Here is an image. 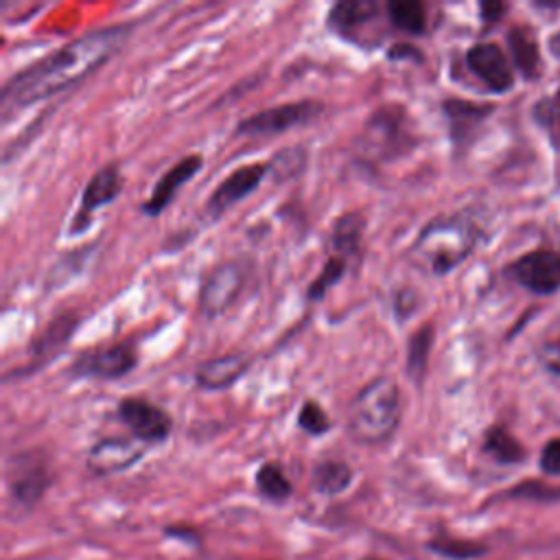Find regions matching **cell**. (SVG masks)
I'll return each instance as SVG.
<instances>
[{
  "label": "cell",
  "instance_id": "cell-1",
  "mask_svg": "<svg viewBox=\"0 0 560 560\" xmlns=\"http://www.w3.org/2000/svg\"><path fill=\"white\" fill-rule=\"evenodd\" d=\"M133 22H120L83 33L46 57L11 74L0 92L2 118L46 101L94 74L127 42Z\"/></svg>",
  "mask_w": 560,
  "mask_h": 560
},
{
  "label": "cell",
  "instance_id": "cell-2",
  "mask_svg": "<svg viewBox=\"0 0 560 560\" xmlns=\"http://www.w3.org/2000/svg\"><path fill=\"white\" fill-rule=\"evenodd\" d=\"M479 238L477 225L464 212H448L429 219L407 249V258L431 276H446L462 265Z\"/></svg>",
  "mask_w": 560,
  "mask_h": 560
},
{
  "label": "cell",
  "instance_id": "cell-3",
  "mask_svg": "<svg viewBox=\"0 0 560 560\" xmlns=\"http://www.w3.org/2000/svg\"><path fill=\"white\" fill-rule=\"evenodd\" d=\"M402 416L400 387L394 376L378 374L370 378L348 402V435L359 444H383L387 442Z\"/></svg>",
  "mask_w": 560,
  "mask_h": 560
},
{
  "label": "cell",
  "instance_id": "cell-4",
  "mask_svg": "<svg viewBox=\"0 0 560 560\" xmlns=\"http://www.w3.org/2000/svg\"><path fill=\"white\" fill-rule=\"evenodd\" d=\"M409 114L405 103L387 101L376 105L363 125V147L365 151L378 155V160H394L411 147H416V136L411 133Z\"/></svg>",
  "mask_w": 560,
  "mask_h": 560
},
{
  "label": "cell",
  "instance_id": "cell-5",
  "mask_svg": "<svg viewBox=\"0 0 560 560\" xmlns=\"http://www.w3.org/2000/svg\"><path fill=\"white\" fill-rule=\"evenodd\" d=\"M324 114V103L315 98L287 101L271 107H262L245 118H241L234 127V136L238 138H271L295 127L311 125L317 116Z\"/></svg>",
  "mask_w": 560,
  "mask_h": 560
},
{
  "label": "cell",
  "instance_id": "cell-6",
  "mask_svg": "<svg viewBox=\"0 0 560 560\" xmlns=\"http://www.w3.org/2000/svg\"><path fill=\"white\" fill-rule=\"evenodd\" d=\"M247 284V269L238 260H221L210 267L199 284L197 306L206 319L221 317L236 304Z\"/></svg>",
  "mask_w": 560,
  "mask_h": 560
},
{
  "label": "cell",
  "instance_id": "cell-7",
  "mask_svg": "<svg viewBox=\"0 0 560 560\" xmlns=\"http://www.w3.org/2000/svg\"><path fill=\"white\" fill-rule=\"evenodd\" d=\"M122 192V175H120V166L118 162H107L101 168H96L92 173V177L85 182L83 190H81V199L79 206L68 223V236H81L90 230L94 212L101 206H107L112 201L118 199V195Z\"/></svg>",
  "mask_w": 560,
  "mask_h": 560
},
{
  "label": "cell",
  "instance_id": "cell-8",
  "mask_svg": "<svg viewBox=\"0 0 560 560\" xmlns=\"http://www.w3.org/2000/svg\"><path fill=\"white\" fill-rule=\"evenodd\" d=\"M116 418L142 444L164 442L173 431V416L142 396H122L116 402Z\"/></svg>",
  "mask_w": 560,
  "mask_h": 560
},
{
  "label": "cell",
  "instance_id": "cell-9",
  "mask_svg": "<svg viewBox=\"0 0 560 560\" xmlns=\"http://www.w3.org/2000/svg\"><path fill=\"white\" fill-rule=\"evenodd\" d=\"M138 365V352L131 343H114L105 348L81 350L70 363L72 378H96L116 381L133 372Z\"/></svg>",
  "mask_w": 560,
  "mask_h": 560
},
{
  "label": "cell",
  "instance_id": "cell-10",
  "mask_svg": "<svg viewBox=\"0 0 560 560\" xmlns=\"http://www.w3.org/2000/svg\"><path fill=\"white\" fill-rule=\"evenodd\" d=\"M265 177H269L267 162H247L232 168L203 201L206 219L219 221L232 206L252 195Z\"/></svg>",
  "mask_w": 560,
  "mask_h": 560
},
{
  "label": "cell",
  "instance_id": "cell-11",
  "mask_svg": "<svg viewBox=\"0 0 560 560\" xmlns=\"http://www.w3.org/2000/svg\"><path fill=\"white\" fill-rule=\"evenodd\" d=\"M378 13L381 4L374 0H341L326 11V28L354 46L374 48L370 28L378 22Z\"/></svg>",
  "mask_w": 560,
  "mask_h": 560
},
{
  "label": "cell",
  "instance_id": "cell-12",
  "mask_svg": "<svg viewBox=\"0 0 560 560\" xmlns=\"http://www.w3.org/2000/svg\"><path fill=\"white\" fill-rule=\"evenodd\" d=\"M505 273L534 295H551L560 289V252L534 249L505 267Z\"/></svg>",
  "mask_w": 560,
  "mask_h": 560
},
{
  "label": "cell",
  "instance_id": "cell-13",
  "mask_svg": "<svg viewBox=\"0 0 560 560\" xmlns=\"http://www.w3.org/2000/svg\"><path fill=\"white\" fill-rule=\"evenodd\" d=\"M466 68L494 94L510 92L514 85V68L503 48L494 42H477L466 50Z\"/></svg>",
  "mask_w": 560,
  "mask_h": 560
},
{
  "label": "cell",
  "instance_id": "cell-14",
  "mask_svg": "<svg viewBox=\"0 0 560 560\" xmlns=\"http://www.w3.org/2000/svg\"><path fill=\"white\" fill-rule=\"evenodd\" d=\"M144 455V444L136 438L127 435H109L96 440L85 457V466L90 472L103 477L131 468Z\"/></svg>",
  "mask_w": 560,
  "mask_h": 560
},
{
  "label": "cell",
  "instance_id": "cell-15",
  "mask_svg": "<svg viewBox=\"0 0 560 560\" xmlns=\"http://www.w3.org/2000/svg\"><path fill=\"white\" fill-rule=\"evenodd\" d=\"M201 168H203V155L201 153H188V155L179 158L153 184L151 195L140 203L138 210L142 214H147V217H160L171 206V201L175 199L177 190L182 186H186Z\"/></svg>",
  "mask_w": 560,
  "mask_h": 560
},
{
  "label": "cell",
  "instance_id": "cell-16",
  "mask_svg": "<svg viewBox=\"0 0 560 560\" xmlns=\"http://www.w3.org/2000/svg\"><path fill=\"white\" fill-rule=\"evenodd\" d=\"M81 324V317L72 311H63L46 322V326L28 341L26 354L31 357V368H39L48 361H52L57 354H61L70 339L74 337L77 328Z\"/></svg>",
  "mask_w": 560,
  "mask_h": 560
},
{
  "label": "cell",
  "instance_id": "cell-17",
  "mask_svg": "<svg viewBox=\"0 0 560 560\" xmlns=\"http://www.w3.org/2000/svg\"><path fill=\"white\" fill-rule=\"evenodd\" d=\"M252 365V359L245 352H225L201 361L195 372L192 381L197 389L203 392H223L230 389L236 381H241Z\"/></svg>",
  "mask_w": 560,
  "mask_h": 560
},
{
  "label": "cell",
  "instance_id": "cell-18",
  "mask_svg": "<svg viewBox=\"0 0 560 560\" xmlns=\"http://www.w3.org/2000/svg\"><path fill=\"white\" fill-rule=\"evenodd\" d=\"M444 118L448 120V133L453 144L470 142L481 122L494 112L492 103H475L459 96H446L440 103Z\"/></svg>",
  "mask_w": 560,
  "mask_h": 560
},
{
  "label": "cell",
  "instance_id": "cell-19",
  "mask_svg": "<svg viewBox=\"0 0 560 560\" xmlns=\"http://www.w3.org/2000/svg\"><path fill=\"white\" fill-rule=\"evenodd\" d=\"M9 479H11V490L18 499H24V501L37 499L48 483L42 455L37 451H26L15 455L13 466L9 470Z\"/></svg>",
  "mask_w": 560,
  "mask_h": 560
},
{
  "label": "cell",
  "instance_id": "cell-20",
  "mask_svg": "<svg viewBox=\"0 0 560 560\" xmlns=\"http://www.w3.org/2000/svg\"><path fill=\"white\" fill-rule=\"evenodd\" d=\"M365 225H368V214L363 210H343L341 214H337L330 225L332 252L348 260L352 256H359Z\"/></svg>",
  "mask_w": 560,
  "mask_h": 560
},
{
  "label": "cell",
  "instance_id": "cell-21",
  "mask_svg": "<svg viewBox=\"0 0 560 560\" xmlns=\"http://www.w3.org/2000/svg\"><path fill=\"white\" fill-rule=\"evenodd\" d=\"M433 341H435V326L433 322H424L407 337V343H405V374L418 389L422 387L427 376Z\"/></svg>",
  "mask_w": 560,
  "mask_h": 560
},
{
  "label": "cell",
  "instance_id": "cell-22",
  "mask_svg": "<svg viewBox=\"0 0 560 560\" xmlns=\"http://www.w3.org/2000/svg\"><path fill=\"white\" fill-rule=\"evenodd\" d=\"M508 39V48L512 52V63L518 70V74L527 81L538 79L540 77V48L534 39V35L529 33V28L525 26H512L505 35Z\"/></svg>",
  "mask_w": 560,
  "mask_h": 560
},
{
  "label": "cell",
  "instance_id": "cell-23",
  "mask_svg": "<svg viewBox=\"0 0 560 560\" xmlns=\"http://www.w3.org/2000/svg\"><path fill=\"white\" fill-rule=\"evenodd\" d=\"M96 249V243L88 245V247H77V249H70L66 254H61L52 265L50 269L46 271V278H44V289L46 291H57L61 287H66L68 282H72V278H77L79 273H83L90 256L94 254Z\"/></svg>",
  "mask_w": 560,
  "mask_h": 560
},
{
  "label": "cell",
  "instance_id": "cell-24",
  "mask_svg": "<svg viewBox=\"0 0 560 560\" xmlns=\"http://www.w3.org/2000/svg\"><path fill=\"white\" fill-rule=\"evenodd\" d=\"M385 13L394 28L411 37L427 33V7L420 0H389Z\"/></svg>",
  "mask_w": 560,
  "mask_h": 560
},
{
  "label": "cell",
  "instance_id": "cell-25",
  "mask_svg": "<svg viewBox=\"0 0 560 560\" xmlns=\"http://www.w3.org/2000/svg\"><path fill=\"white\" fill-rule=\"evenodd\" d=\"M306 162H308L306 147L289 144V147H282L280 151H276L267 160V171L273 182H289V179H295L298 175H302V171L306 168Z\"/></svg>",
  "mask_w": 560,
  "mask_h": 560
},
{
  "label": "cell",
  "instance_id": "cell-26",
  "mask_svg": "<svg viewBox=\"0 0 560 560\" xmlns=\"http://www.w3.org/2000/svg\"><path fill=\"white\" fill-rule=\"evenodd\" d=\"M483 451L501 464H518L525 459L523 444L501 424H494L483 433Z\"/></svg>",
  "mask_w": 560,
  "mask_h": 560
},
{
  "label": "cell",
  "instance_id": "cell-27",
  "mask_svg": "<svg viewBox=\"0 0 560 560\" xmlns=\"http://www.w3.org/2000/svg\"><path fill=\"white\" fill-rule=\"evenodd\" d=\"M352 481V468L341 459H324L313 470V483L319 492L337 494Z\"/></svg>",
  "mask_w": 560,
  "mask_h": 560
},
{
  "label": "cell",
  "instance_id": "cell-28",
  "mask_svg": "<svg viewBox=\"0 0 560 560\" xmlns=\"http://www.w3.org/2000/svg\"><path fill=\"white\" fill-rule=\"evenodd\" d=\"M348 271V258L332 254L319 269V273L311 280V284L306 287V300L308 302H319L324 300V295L339 284V280L346 276Z\"/></svg>",
  "mask_w": 560,
  "mask_h": 560
},
{
  "label": "cell",
  "instance_id": "cell-29",
  "mask_svg": "<svg viewBox=\"0 0 560 560\" xmlns=\"http://www.w3.org/2000/svg\"><path fill=\"white\" fill-rule=\"evenodd\" d=\"M256 488L271 501H282L291 494V481L276 462H265L256 470Z\"/></svg>",
  "mask_w": 560,
  "mask_h": 560
},
{
  "label": "cell",
  "instance_id": "cell-30",
  "mask_svg": "<svg viewBox=\"0 0 560 560\" xmlns=\"http://www.w3.org/2000/svg\"><path fill=\"white\" fill-rule=\"evenodd\" d=\"M298 427H300V431H304L306 435H313V438H319L330 431V418H328L326 409L319 405V400L304 398V402L300 405V411H298Z\"/></svg>",
  "mask_w": 560,
  "mask_h": 560
},
{
  "label": "cell",
  "instance_id": "cell-31",
  "mask_svg": "<svg viewBox=\"0 0 560 560\" xmlns=\"http://www.w3.org/2000/svg\"><path fill=\"white\" fill-rule=\"evenodd\" d=\"M389 304H392L394 319H396L398 324H402V322H407V319L418 311V306H420V293H418L416 287H411V284H400V287H396V289L392 291Z\"/></svg>",
  "mask_w": 560,
  "mask_h": 560
},
{
  "label": "cell",
  "instance_id": "cell-32",
  "mask_svg": "<svg viewBox=\"0 0 560 560\" xmlns=\"http://www.w3.org/2000/svg\"><path fill=\"white\" fill-rule=\"evenodd\" d=\"M385 57L392 63H422L424 55L420 48H416L411 42H394L387 50Z\"/></svg>",
  "mask_w": 560,
  "mask_h": 560
},
{
  "label": "cell",
  "instance_id": "cell-33",
  "mask_svg": "<svg viewBox=\"0 0 560 560\" xmlns=\"http://www.w3.org/2000/svg\"><path fill=\"white\" fill-rule=\"evenodd\" d=\"M538 361L542 365V370L560 383V341H547L542 343L540 352H538Z\"/></svg>",
  "mask_w": 560,
  "mask_h": 560
},
{
  "label": "cell",
  "instance_id": "cell-34",
  "mask_svg": "<svg viewBox=\"0 0 560 560\" xmlns=\"http://www.w3.org/2000/svg\"><path fill=\"white\" fill-rule=\"evenodd\" d=\"M540 468L549 475H560V438L549 440L540 453Z\"/></svg>",
  "mask_w": 560,
  "mask_h": 560
},
{
  "label": "cell",
  "instance_id": "cell-35",
  "mask_svg": "<svg viewBox=\"0 0 560 560\" xmlns=\"http://www.w3.org/2000/svg\"><path fill=\"white\" fill-rule=\"evenodd\" d=\"M514 494H525V497H534V499H553L560 494V488H549V486H542L538 481H527L518 488H514Z\"/></svg>",
  "mask_w": 560,
  "mask_h": 560
},
{
  "label": "cell",
  "instance_id": "cell-36",
  "mask_svg": "<svg viewBox=\"0 0 560 560\" xmlns=\"http://www.w3.org/2000/svg\"><path fill=\"white\" fill-rule=\"evenodd\" d=\"M505 11H508V4H503V2H481L479 4V15H481V22H486V24L501 20V15Z\"/></svg>",
  "mask_w": 560,
  "mask_h": 560
},
{
  "label": "cell",
  "instance_id": "cell-37",
  "mask_svg": "<svg viewBox=\"0 0 560 560\" xmlns=\"http://www.w3.org/2000/svg\"><path fill=\"white\" fill-rule=\"evenodd\" d=\"M549 48H551V52H553L556 57H560V31L549 39Z\"/></svg>",
  "mask_w": 560,
  "mask_h": 560
},
{
  "label": "cell",
  "instance_id": "cell-38",
  "mask_svg": "<svg viewBox=\"0 0 560 560\" xmlns=\"http://www.w3.org/2000/svg\"><path fill=\"white\" fill-rule=\"evenodd\" d=\"M556 98H558V103H560V90H558V94H556Z\"/></svg>",
  "mask_w": 560,
  "mask_h": 560
}]
</instances>
